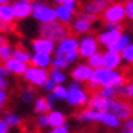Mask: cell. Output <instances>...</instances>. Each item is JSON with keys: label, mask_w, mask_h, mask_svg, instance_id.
<instances>
[{"label": "cell", "mask_w": 133, "mask_h": 133, "mask_svg": "<svg viewBox=\"0 0 133 133\" xmlns=\"http://www.w3.org/2000/svg\"><path fill=\"white\" fill-rule=\"evenodd\" d=\"M124 82L126 78L121 70H108L102 67L93 70V75L88 81V87L90 90L97 91L99 88H106V87H121Z\"/></svg>", "instance_id": "cell-1"}, {"label": "cell", "mask_w": 133, "mask_h": 133, "mask_svg": "<svg viewBox=\"0 0 133 133\" xmlns=\"http://www.w3.org/2000/svg\"><path fill=\"white\" fill-rule=\"evenodd\" d=\"M76 120L79 123H100L108 129H118L121 126V121L111 112H96L91 109H84L76 114Z\"/></svg>", "instance_id": "cell-2"}, {"label": "cell", "mask_w": 133, "mask_h": 133, "mask_svg": "<svg viewBox=\"0 0 133 133\" xmlns=\"http://www.w3.org/2000/svg\"><path fill=\"white\" fill-rule=\"evenodd\" d=\"M39 36L57 43L66 36H69V27L58 23V21L49 23V24H42L39 25Z\"/></svg>", "instance_id": "cell-3"}, {"label": "cell", "mask_w": 133, "mask_h": 133, "mask_svg": "<svg viewBox=\"0 0 133 133\" xmlns=\"http://www.w3.org/2000/svg\"><path fill=\"white\" fill-rule=\"evenodd\" d=\"M31 17L35 18V21H37L39 24H49L55 21V11L54 8L45 3L42 0L37 2H31Z\"/></svg>", "instance_id": "cell-4"}, {"label": "cell", "mask_w": 133, "mask_h": 133, "mask_svg": "<svg viewBox=\"0 0 133 133\" xmlns=\"http://www.w3.org/2000/svg\"><path fill=\"white\" fill-rule=\"evenodd\" d=\"M103 23H112V24H123L126 19L124 12V3L123 2H111L102 14Z\"/></svg>", "instance_id": "cell-5"}, {"label": "cell", "mask_w": 133, "mask_h": 133, "mask_svg": "<svg viewBox=\"0 0 133 133\" xmlns=\"http://www.w3.org/2000/svg\"><path fill=\"white\" fill-rule=\"evenodd\" d=\"M100 52V45L94 35H84L78 39V54L82 58H90L91 55Z\"/></svg>", "instance_id": "cell-6"}, {"label": "cell", "mask_w": 133, "mask_h": 133, "mask_svg": "<svg viewBox=\"0 0 133 133\" xmlns=\"http://www.w3.org/2000/svg\"><path fill=\"white\" fill-rule=\"evenodd\" d=\"M96 17H93V15H88V14H76L75 15V18L73 21L70 23V30L75 33V35H81V36H84V35H88L90 30L93 29V23L96 21Z\"/></svg>", "instance_id": "cell-7"}, {"label": "cell", "mask_w": 133, "mask_h": 133, "mask_svg": "<svg viewBox=\"0 0 133 133\" xmlns=\"http://www.w3.org/2000/svg\"><path fill=\"white\" fill-rule=\"evenodd\" d=\"M90 93L85 87L81 88H67V96L64 102L72 106V108H84L87 106V103L90 100Z\"/></svg>", "instance_id": "cell-8"}, {"label": "cell", "mask_w": 133, "mask_h": 133, "mask_svg": "<svg viewBox=\"0 0 133 133\" xmlns=\"http://www.w3.org/2000/svg\"><path fill=\"white\" fill-rule=\"evenodd\" d=\"M109 112L114 114L118 120L123 123V121L129 120L133 117V105L127 100H121V99H115L111 102V106H109Z\"/></svg>", "instance_id": "cell-9"}, {"label": "cell", "mask_w": 133, "mask_h": 133, "mask_svg": "<svg viewBox=\"0 0 133 133\" xmlns=\"http://www.w3.org/2000/svg\"><path fill=\"white\" fill-rule=\"evenodd\" d=\"M24 79L27 84H30L33 88L35 87H42L46 81H48V70H43V69H39V67L30 66L27 67V70L24 72Z\"/></svg>", "instance_id": "cell-10"}, {"label": "cell", "mask_w": 133, "mask_h": 133, "mask_svg": "<svg viewBox=\"0 0 133 133\" xmlns=\"http://www.w3.org/2000/svg\"><path fill=\"white\" fill-rule=\"evenodd\" d=\"M54 11L55 21H58L64 25H69L76 15V3L75 5H58L54 8Z\"/></svg>", "instance_id": "cell-11"}, {"label": "cell", "mask_w": 133, "mask_h": 133, "mask_svg": "<svg viewBox=\"0 0 133 133\" xmlns=\"http://www.w3.org/2000/svg\"><path fill=\"white\" fill-rule=\"evenodd\" d=\"M72 52H78V37L69 35L64 39H61L60 42L55 43V55H67Z\"/></svg>", "instance_id": "cell-12"}, {"label": "cell", "mask_w": 133, "mask_h": 133, "mask_svg": "<svg viewBox=\"0 0 133 133\" xmlns=\"http://www.w3.org/2000/svg\"><path fill=\"white\" fill-rule=\"evenodd\" d=\"M30 48L33 51V54H48L52 55L55 51V42L49 41V39H45V37H36L33 39L30 43Z\"/></svg>", "instance_id": "cell-13"}, {"label": "cell", "mask_w": 133, "mask_h": 133, "mask_svg": "<svg viewBox=\"0 0 133 133\" xmlns=\"http://www.w3.org/2000/svg\"><path fill=\"white\" fill-rule=\"evenodd\" d=\"M72 81L75 82H79V84H88L91 75H93V69H91L87 63H79L72 69V72L69 73Z\"/></svg>", "instance_id": "cell-14"}, {"label": "cell", "mask_w": 133, "mask_h": 133, "mask_svg": "<svg viewBox=\"0 0 133 133\" xmlns=\"http://www.w3.org/2000/svg\"><path fill=\"white\" fill-rule=\"evenodd\" d=\"M12 9H14V15H15V19H24L30 18L31 17V2L30 0H14L12 3Z\"/></svg>", "instance_id": "cell-15"}, {"label": "cell", "mask_w": 133, "mask_h": 133, "mask_svg": "<svg viewBox=\"0 0 133 133\" xmlns=\"http://www.w3.org/2000/svg\"><path fill=\"white\" fill-rule=\"evenodd\" d=\"M112 0H90L88 3H85L84 6V14H88V15H93V17H99L102 15L103 11L106 9L109 3Z\"/></svg>", "instance_id": "cell-16"}, {"label": "cell", "mask_w": 133, "mask_h": 133, "mask_svg": "<svg viewBox=\"0 0 133 133\" xmlns=\"http://www.w3.org/2000/svg\"><path fill=\"white\" fill-rule=\"evenodd\" d=\"M109 106H111V100L103 99V97L99 96L97 93H94L93 96H90V100L87 103V109L96 111V112H108Z\"/></svg>", "instance_id": "cell-17"}, {"label": "cell", "mask_w": 133, "mask_h": 133, "mask_svg": "<svg viewBox=\"0 0 133 133\" xmlns=\"http://www.w3.org/2000/svg\"><path fill=\"white\" fill-rule=\"evenodd\" d=\"M123 60L118 52H112V51H105L103 52V67L108 70H120Z\"/></svg>", "instance_id": "cell-18"}, {"label": "cell", "mask_w": 133, "mask_h": 133, "mask_svg": "<svg viewBox=\"0 0 133 133\" xmlns=\"http://www.w3.org/2000/svg\"><path fill=\"white\" fill-rule=\"evenodd\" d=\"M123 31H115V30H102L99 35H97V42L100 46L108 49L109 46H112L115 43V41L120 37V35Z\"/></svg>", "instance_id": "cell-19"}, {"label": "cell", "mask_w": 133, "mask_h": 133, "mask_svg": "<svg viewBox=\"0 0 133 133\" xmlns=\"http://www.w3.org/2000/svg\"><path fill=\"white\" fill-rule=\"evenodd\" d=\"M5 69L8 70L9 75H15V76H23L24 72L27 70L29 64L27 63H23L19 60H15V58H9L6 63H3Z\"/></svg>", "instance_id": "cell-20"}, {"label": "cell", "mask_w": 133, "mask_h": 133, "mask_svg": "<svg viewBox=\"0 0 133 133\" xmlns=\"http://www.w3.org/2000/svg\"><path fill=\"white\" fill-rule=\"evenodd\" d=\"M51 63H52V55L48 54H33L30 57V66L39 67L43 70H49L51 69Z\"/></svg>", "instance_id": "cell-21"}, {"label": "cell", "mask_w": 133, "mask_h": 133, "mask_svg": "<svg viewBox=\"0 0 133 133\" xmlns=\"http://www.w3.org/2000/svg\"><path fill=\"white\" fill-rule=\"evenodd\" d=\"M132 42H133V35L132 33H129V31H123V33L120 35V37L115 41L114 45L109 46L106 51H112V52H118V54H120L121 51L126 48L127 45H130Z\"/></svg>", "instance_id": "cell-22"}, {"label": "cell", "mask_w": 133, "mask_h": 133, "mask_svg": "<svg viewBox=\"0 0 133 133\" xmlns=\"http://www.w3.org/2000/svg\"><path fill=\"white\" fill-rule=\"evenodd\" d=\"M46 118H48L49 129H54V127H60V126L67 124L66 115L63 114L61 111H57V109H51L48 114H46Z\"/></svg>", "instance_id": "cell-23"}, {"label": "cell", "mask_w": 133, "mask_h": 133, "mask_svg": "<svg viewBox=\"0 0 133 133\" xmlns=\"http://www.w3.org/2000/svg\"><path fill=\"white\" fill-rule=\"evenodd\" d=\"M48 79L52 81L55 85H66L69 75L64 70H57V69H49L48 70Z\"/></svg>", "instance_id": "cell-24"}, {"label": "cell", "mask_w": 133, "mask_h": 133, "mask_svg": "<svg viewBox=\"0 0 133 133\" xmlns=\"http://www.w3.org/2000/svg\"><path fill=\"white\" fill-rule=\"evenodd\" d=\"M0 21L6 23V24H11L15 21V15H14V9L11 3H6V5H2L0 6Z\"/></svg>", "instance_id": "cell-25"}, {"label": "cell", "mask_w": 133, "mask_h": 133, "mask_svg": "<svg viewBox=\"0 0 133 133\" xmlns=\"http://www.w3.org/2000/svg\"><path fill=\"white\" fill-rule=\"evenodd\" d=\"M2 121H3L9 129L19 127V126H21V123H23L21 117H19L18 114H15V112H5L3 117H2Z\"/></svg>", "instance_id": "cell-26"}, {"label": "cell", "mask_w": 133, "mask_h": 133, "mask_svg": "<svg viewBox=\"0 0 133 133\" xmlns=\"http://www.w3.org/2000/svg\"><path fill=\"white\" fill-rule=\"evenodd\" d=\"M30 57H31V52L29 51L27 48L24 46H14V51H12V58L15 60H19L23 63H30Z\"/></svg>", "instance_id": "cell-27"}, {"label": "cell", "mask_w": 133, "mask_h": 133, "mask_svg": "<svg viewBox=\"0 0 133 133\" xmlns=\"http://www.w3.org/2000/svg\"><path fill=\"white\" fill-rule=\"evenodd\" d=\"M51 111V108L48 106V103L45 100V97H36L33 102V112L37 115H46Z\"/></svg>", "instance_id": "cell-28"}, {"label": "cell", "mask_w": 133, "mask_h": 133, "mask_svg": "<svg viewBox=\"0 0 133 133\" xmlns=\"http://www.w3.org/2000/svg\"><path fill=\"white\" fill-rule=\"evenodd\" d=\"M36 97H37L36 88H33V87H24V88L21 90V93H19V99H21V102L24 103V105L33 103Z\"/></svg>", "instance_id": "cell-29"}, {"label": "cell", "mask_w": 133, "mask_h": 133, "mask_svg": "<svg viewBox=\"0 0 133 133\" xmlns=\"http://www.w3.org/2000/svg\"><path fill=\"white\" fill-rule=\"evenodd\" d=\"M99 96H102L103 99H106V100H115L117 96H118V87H106V88H99L96 91Z\"/></svg>", "instance_id": "cell-30"}, {"label": "cell", "mask_w": 133, "mask_h": 133, "mask_svg": "<svg viewBox=\"0 0 133 133\" xmlns=\"http://www.w3.org/2000/svg\"><path fill=\"white\" fill-rule=\"evenodd\" d=\"M12 51H14V46L9 42L2 43L0 45V61L6 63L9 58H12Z\"/></svg>", "instance_id": "cell-31"}, {"label": "cell", "mask_w": 133, "mask_h": 133, "mask_svg": "<svg viewBox=\"0 0 133 133\" xmlns=\"http://www.w3.org/2000/svg\"><path fill=\"white\" fill-rule=\"evenodd\" d=\"M87 64H88L93 70L102 69L103 67V52H97V54L91 55L90 58H87Z\"/></svg>", "instance_id": "cell-32"}, {"label": "cell", "mask_w": 133, "mask_h": 133, "mask_svg": "<svg viewBox=\"0 0 133 133\" xmlns=\"http://www.w3.org/2000/svg\"><path fill=\"white\" fill-rule=\"evenodd\" d=\"M120 55H121L123 63H126L129 66H133V42L130 45H127L126 48L120 52Z\"/></svg>", "instance_id": "cell-33"}, {"label": "cell", "mask_w": 133, "mask_h": 133, "mask_svg": "<svg viewBox=\"0 0 133 133\" xmlns=\"http://www.w3.org/2000/svg\"><path fill=\"white\" fill-rule=\"evenodd\" d=\"M118 94L124 99L132 100L133 99V81L132 82H124V84L118 87Z\"/></svg>", "instance_id": "cell-34"}, {"label": "cell", "mask_w": 133, "mask_h": 133, "mask_svg": "<svg viewBox=\"0 0 133 133\" xmlns=\"http://www.w3.org/2000/svg\"><path fill=\"white\" fill-rule=\"evenodd\" d=\"M51 94L54 96V99L58 102H64L66 100V96H67V87L66 85H55L54 90L51 91Z\"/></svg>", "instance_id": "cell-35"}, {"label": "cell", "mask_w": 133, "mask_h": 133, "mask_svg": "<svg viewBox=\"0 0 133 133\" xmlns=\"http://www.w3.org/2000/svg\"><path fill=\"white\" fill-rule=\"evenodd\" d=\"M69 64H67L64 58L60 55H54L52 57V63H51V69H57V70H66Z\"/></svg>", "instance_id": "cell-36"}, {"label": "cell", "mask_w": 133, "mask_h": 133, "mask_svg": "<svg viewBox=\"0 0 133 133\" xmlns=\"http://www.w3.org/2000/svg\"><path fill=\"white\" fill-rule=\"evenodd\" d=\"M8 76H9V73H8V70L5 69V66L3 64H0V90H8V87H9V79H8Z\"/></svg>", "instance_id": "cell-37"}, {"label": "cell", "mask_w": 133, "mask_h": 133, "mask_svg": "<svg viewBox=\"0 0 133 133\" xmlns=\"http://www.w3.org/2000/svg\"><path fill=\"white\" fill-rule=\"evenodd\" d=\"M124 12H126V19L133 21V0L124 2Z\"/></svg>", "instance_id": "cell-38"}, {"label": "cell", "mask_w": 133, "mask_h": 133, "mask_svg": "<svg viewBox=\"0 0 133 133\" xmlns=\"http://www.w3.org/2000/svg\"><path fill=\"white\" fill-rule=\"evenodd\" d=\"M60 57L64 58V61H66L69 66H72L73 63H76V61H78L79 54H78V52H72V54H67V55H60Z\"/></svg>", "instance_id": "cell-39"}, {"label": "cell", "mask_w": 133, "mask_h": 133, "mask_svg": "<svg viewBox=\"0 0 133 133\" xmlns=\"http://www.w3.org/2000/svg\"><path fill=\"white\" fill-rule=\"evenodd\" d=\"M103 30H115V31H124V25L123 24H112V23H105L103 24Z\"/></svg>", "instance_id": "cell-40"}, {"label": "cell", "mask_w": 133, "mask_h": 133, "mask_svg": "<svg viewBox=\"0 0 133 133\" xmlns=\"http://www.w3.org/2000/svg\"><path fill=\"white\" fill-rule=\"evenodd\" d=\"M48 133H70V129L67 124L64 126H60V127H54V129H49Z\"/></svg>", "instance_id": "cell-41"}, {"label": "cell", "mask_w": 133, "mask_h": 133, "mask_svg": "<svg viewBox=\"0 0 133 133\" xmlns=\"http://www.w3.org/2000/svg\"><path fill=\"white\" fill-rule=\"evenodd\" d=\"M6 103H8V93L5 90H0V112L5 109Z\"/></svg>", "instance_id": "cell-42"}, {"label": "cell", "mask_w": 133, "mask_h": 133, "mask_svg": "<svg viewBox=\"0 0 133 133\" xmlns=\"http://www.w3.org/2000/svg\"><path fill=\"white\" fill-rule=\"evenodd\" d=\"M36 123L41 129H46V127H48V118H46V115H39Z\"/></svg>", "instance_id": "cell-43"}, {"label": "cell", "mask_w": 133, "mask_h": 133, "mask_svg": "<svg viewBox=\"0 0 133 133\" xmlns=\"http://www.w3.org/2000/svg\"><path fill=\"white\" fill-rule=\"evenodd\" d=\"M54 87H55V84L52 82V81H49V79H48V81H46V82L41 87V88H42V90H45L46 93H51V91L54 90Z\"/></svg>", "instance_id": "cell-44"}, {"label": "cell", "mask_w": 133, "mask_h": 133, "mask_svg": "<svg viewBox=\"0 0 133 133\" xmlns=\"http://www.w3.org/2000/svg\"><path fill=\"white\" fill-rule=\"evenodd\" d=\"M45 100H46V103H48V106L51 109H54V106H55V103H57V100L54 99V96L51 94V93H48V96L45 97Z\"/></svg>", "instance_id": "cell-45"}, {"label": "cell", "mask_w": 133, "mask_h": 133, "mask_svg": "<svg viewBox=\"0 0 133 133\" xmlns=\"http://www.w3.org/2000/svg\"><path fill=\"white\" fill-rule=\"evenodd\" d=\"M54 3H57V6L58 5H75L78 3V0H54Z\"/></svg>", "instance_id": "cell-46"}, {"label": "cell", "mask_w": 133, "mask_h": 133, "mask_svg": "<svg viewBox=\"0 0 133 133\" xmlns=\"http://www.w3.org/2000/svg\"><path fill=\"white\" fill-rule=\"evenodd\" d=\"M124 130H133V117L124 121Z\"/></svg>", "instance_id": "cell-47"}, {"label": "cell", "mask_w": 133, "mask_h": 133, "mask_svg": "<svg viewBox=\"0 0 133 133\" xmlns=\"http://www.w3.org/2000/svg\"><path fill=\"white\" fill-rule=\"evenodd\" d=\"M8 30H11V24H6V23L0 21V33H3V31H8Z\"/></svg>", "instance_id": "cell-48"}, {"label": "cell", "mask_w": 133, "mask_h": 133, "mask_svg": "<svg viewBox=\"0 0 133 133\" xmlns=\"http://www.w3.org/2000/svg\"><path fill=\"white\" fill-rule=\"evenodd\" d=\"M9 130H11V129H9L3 121L0 120V133H9Z\"/></svg>", "instance_id": "cell-49"}, {"label": "cell", "mask_w": 133, "mask_h": 133, "mask_svg": "<svg viewBox=\"0 0 133 133\" xmlns=\"http://www.w3.org/2000/svg\"><path fill=\"white\" fill-rule=\"evenodd\" d=\"M11 2H12V0H0V6H2V5H6V3H11Z\"/></svg>", "instance_id": "cell-50"}, {"label": "cell", "mask_w": 133, "mask_h": 133, "mask_svg": "<svg viewBox=\"0 0 133 133\" xmlns=\"http://www.w3.org/2000/svg\"><path fill=\"white\" fill-rule=\"evenodd\" d=\"M121 133H133V130H123Z\"/></svg>", "instance_id": "cell-51"}, {"label": "cell", "mask_w": 133, "mask_h": 133, "mask_svg": "<svg viewBox=\"0 0 133 133\" xmlns=\"http://www.w3.org/2000/svg\"><path fill=\"white\" fill-rule=\"evenodd\" d=\"M21 133H33L31 130H24V132H21Z\"/></svg>", "instance_id": "cell-52"}, {"label": "cell", "mask_w": 133, "mask_h": 133, "mask_svg": "<svg viewBox=\"0 0 133 133\" xmlns=\"http://www.w3.org/2000/svg\"><path fill=\"white\" fill-rule=\"evenodd\" d=\"M30 2H37V0H30Z\"/></svg>", "instance_id": "cell-53"}, {"label": "cell", "mask_w": 133, "mask_h": 133, "mask_svg": "<svg viewBox=\"0 0 133 133\" xmlns=\"http://www.w3.org/2000/svg\"><path fill=\"white\" fill-rule=\"evenodd\" d=\"M0 36H2V35H0Z\"/></svg>", "instance_id": "cell-54"}]
</instances>
